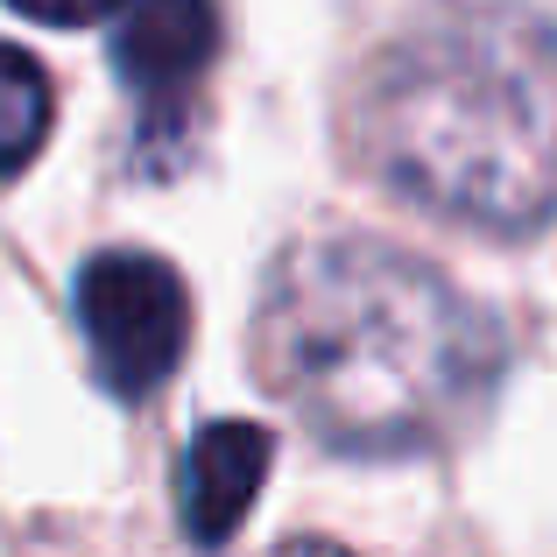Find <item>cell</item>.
<instances>
[{"label":"cell","instance_id":"5b68a950","mask_svg":"<svg viewBox=\"0 0 557 557\" xmlns=\"http://www.w3.org/2000/svg\"><path fill=\"white\" fill-rule=\"evenodd\" d=\"M275 466V437L261 423L233 417V423H205L184 451V480H177V508H184V536L205 550L233 544V530L247 522L261 480Z\"/></svg>","mask_w":557,"mask_h":557},{"label":"cell","instance_id":"ba28073f","mask_svg":"<svg viewBox=\"0 0 557 557\" xmlns=\"http://www.w3.org/2000/svg\"><path fill=\"white\" fill-rule=\"evenodd\" d=\"M275 557H346L339 544H311V536H304V544H283Z\"/></svg>","mask_w":557,"mask_h":557},{"label":"cell","instance_id":"52a82bcc","mask_svg":"<svg viewBox=\"0 0 557 557\" xmlns=\"http://www.w3.org/2000/svg\"><path fill=\"white\" fill-rule=\"evenodd\" d=\"M8 8L42 22V28H92L107 14H121V0H8Z\"/></svg>","mask_w":557,"mask_h":557},{"label":"cell","instance_id":"8992f818","mask_svg":"<svg viewBox=\"0 0 557 557\" xmlns=\"http://www.w3.org/2000/svg\"><path fill=\"white\" fill-rule=\"evenodd\" d=\"M50 78L28 50L0 42V177L36 163V149L50 141Z\"/></svg>","mask_w":557,"mask_h":557},{"label":"cell","instance_id":"7a4b0ae2","mask_svg":"<svg viewBox=\"0 0 557 557\" xmlns=\"http://www.w3.org/2000/svg\"><path fill=\"white\" fill-rule=\"evenodd\" d=\"M354 141L381 184L480 233L557 219V28L466 8L409 28L360 85Z\"/></svg>","mask_w":557,"mask_h":557},{"label":"cell","instance_id":"6da1fadb","mask_svg":"<svg viewBox=\"0 0 557 557\" xmlns=\"http://www.w3.org/2000/svg\"><path fill=\"white\" fill-rule=\"evenodd\" d=\"M502 360V325L451 275L368 233L289 247L255 318L269 395L346 459L451 445L494 403Z\"/></svg>","mask_w":557,"mask_h":557},{"label":"cell","instance_id":"3957f363","mask_svg":"<svg viewBox=\"0 0 557 557\" xmlns=\"http://www.w3.org/2000/svg\"><path fill=\"white\" fill-rule=\"evenodd\" d=\"M78 325L107 395L149 403L190 346V289L163 255L107 247L78 269Z\"/></svg>","mask_w":557,"mask_h":557},{"label":"cell","instance_id":"277c9868","mask_svg":"<svg viewBox=\"0 0 557 557\" xmlns=\"http://www.w3.org/2000/svg\"><path fill=\"white\" fill-rule=\"evenodd\" d=\"M212 57H219L212 0H127L121 8V22H113V71L135 92L149 141L184 127L190 92L205 85Z\"/></svg>","mask_w":557,"mask_h":557}]
</instances>
